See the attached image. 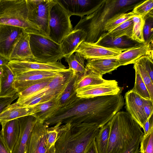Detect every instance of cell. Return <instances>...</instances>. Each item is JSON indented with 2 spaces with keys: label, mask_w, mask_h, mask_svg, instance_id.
Returning a JSON list of instances; mask_svg holds the SVG:
<instances>
[{
  "label": "cell",
  "mask_w": 153,
  "mask_h": 153,
  "mask_svg": "<svg viewBox=\"0 0 153 153\" xmlns=\"http://www.w3.org/2000/svg\"><path fill=\"white\" fill-rule=\"evenodd\" d=\"M48 127L38 120L30 134L25 153H46L49 149L46 142Z\"/></svg>",
  "instance_id": "obj_11"
},
{
  "label": "cell",
  "mask_w": 153,
  "mask_h": 153,
  "mask_svg": "<svg viewBox=\"0 0 153 153\" xmlns=\"http://www.w3.org/2000/svg\"><path fill=\"white\" fill-rule=\"evenodd\" d=\"M58 124L57 123L53 126L48 128L46 142L48 149L52 145H55L56 140L58 134Z\"/></svg>",
  "instance_id": "obj_39"
},
{
  "label": "cell",
  "mask_w": 153,
  "mask_h": 153,
  "mask_svg": "<svg viewBox=\"0 0 153 153\" xmlns=\"http://www.w3.org/2000/svg\"><path fill=\"white\" fill-rule=\"evenodd\" d=\"M140 144V152L153 153V128L141 137Z\"/></svg>",
  "instance_id": "obj_36"
},
{
  "label": "cell",
  "mask_w": 153,
  "mask_h": 153,
  "mask_svg": "<svg viewBox=\"0 0 153 153\" xmlns=\"http://www.w3.org/2000/svg\"><path fill=\"white\" fill-rule=\"evenodd\" d=\"M70 69L73 71V74L76 75L77 78L82 76L85 71L84 64L85 59L78 53L75 52L70 56L65 57Z\"/></svg>",
  "instance_id": "obj_28"
},
{
  "label": "cell",
  "mask_w": 153,
  "mask_h": 153,
  "mask_svg": "<svg viewBox=\"0 0 153 153\" xmlns=\"http://www.w3.org/2000/svg\"><path fill=\"white\" fill-rule=\"evenodd\" d=\"M121 66L118 60L115 57L88 60L85 67L94 73L102 76L110 73Z\"/></svg>",
  "instance_id": "obj_20"
},
{
  "label": "cell",
  "mask_w": 153,
  "mask_h": 153,
  "mask_svg": "<svg viewBox=\"0 0 153 153\" xmlns=\"http://www.w3.org/2000/svg\"><path fill=\"white\" fill-rule=\"evenodd\" d=\"M153 40L130 48L123 52L115 57L118 60L120 66L134 64L141 57L149 56L153 57Z\"/></svg>",
  "instance_id": "obj_16"
},
{
  "label": "cell",
  "mask_w": 153,
  "mask_h": 153,
  "mask_svg": "<svg viewBox=\"0 0 153 153\" xmlns=\"http://www.w3.org/2000/svg\"><path fill=\"white\" fill-rule=\"evenodd\" d=\"M35 106L23 107L17 105L16 102L10 105L0 114V123L34 114Z\"/></svg>",
  "instance_id": "obj_24"
},
{
  "label": "cell",
  "mask_w": 153,
  "mask_h": 153,
  "mask_svg": "<svg viewBox=\"0 0 153 153\" xmlns=\"http://www.w3.org/2000/svg\"><path fill=\"white\" fill-rule=\"evenodd\" d=\"M26 0L29 20L38 27L42 35L48 37L50 13L56 0Z\"/></svg>",
  "instance_id": "obj_7"
},
{
  "label": "cell",
  "mask_w": 153,
  "mask_h": 153,
  "mask_svg": "<svg viewBox=\"0 0 153 153\" xmlns=\"http://www.w3.org/2000/svg\"><path fill=\"white\" fill-rule=\"evenodd\" d=\"M135 72V82L132 89L143 99L152 100L146 86L139 74Z\"/></svg>",
  "instance_id": "obj_35"
},
{
  "label": "cell",
  "mask_w": 153,
  "mask_h": 153,
  "mask_svg": "<svg viewBox=\"0 0 153 153\" xmlns=\"http://www.w3.org/2000/svg\"><path fill=\"white\" fill-rule=\"evenodd\" d=\"M153 12H152L144 17L145 22L143 28V35L145 42L153 39Z\"/></svg>",
  "instance_id": "obj_38"
},
{
  "label": "cell",
  "mask_w": 153,
  "mask_h": 153,
  "mask_svg": "<svg viewBox=\"0 0 153 153\" xmlns=\"http://www.w3.org/2000/svg\"><path fill=\"white\" fill-rule=\"evenodd\" d=\"M87 35L81 29L73 30L63 39L60 44L64 57H68L75 52L76 49L85 40Z\"/></svg>",
  "instance_id": "obj_21"
},
{
  "label": "cell",
  "mask_w": 153,
  "mask_h": 153,
  "mask_svg": "<svg viewBox=\"0 0 153 153\" xmlns=\"http://www.w3.org/2000/svg\"><path fill=\"white\" fill-rule=\"evenodd\" d=\"M60 97L35 106V111L33 115L38 120L44 122L51 118L60 108L59 102Z\"/></svg>",
  "instance_id": "obj_25"
},
{
  "label": "cell",
  "mask_w": 153,
  "mask_h": 153,
  "mask_svg": "<svg viewBox=\"0 0 153 153\" xmlns=\"http://www.w3.org/2000/svg\"><path fill=\"white\" fill-rule=\"evenodd\" d=\"M133 26L131 39L139 44L145 42L143 35V28L144 24V18L140 16L132 18Z\"/></svg>",
  "instance_id": "obj_31"
},
{
  "label": "cell",
  "mask_w": 153,
  "mask_h": 153,
  "mask_svg": "<svg viewBox=\"0 0 153 153\" xmlns=\"http://www.w3.org/2000/svg\"><path fill=\"white\" fill-rule=\"evenodd\" d=\"M143 1L139 0H100L94 10L81 18L73 30L81 29L86 33L84 42L96 43L104 33L106 22L114 16L126 13Z\"/></svg>",
  "instance_id": "obj_1"
},
{
  "label": "cell",
  "mask_w": 153,
  "mask_h": 153,
  "mask_svg": "<svg viewBox=\"0 0 153 153\" xmlns=\"http://www.w3.org/2000/svg\"><path fill=\"white\" fill-rule=\"evenodd\" d=\"M130 48H108L95 43L83 42L76 49L75 52L78 53L85 59L89 60L115 57Z\"/></svg>",
  "instance_id": "obj_8"
},
{
  "label": "cell",
  "mask_w": 153,
  "mask_h": 153,
  "mask_svg": "<svg viewBox=\"0 0 153 153\" xmlns=\"http://www.w3.org/2000/svg\"><path fill=\"white\" fill-rule=\"evenodd\" d=\"M17 119L20 133L12 153H25L30 134L38 119L33 114Z\"/></svg>",
  "instance_id": "obj_15"
},
{
  "label": "cell",
  "mask_w": 153,
  "mask_h": 153,
  "mask_svg": "<svg viewBox=\"0 0 153 153\" xmlns=\"http://www.w3.org/2000/svg\"><path fill=\"white\" fill-rule=\"evenodd\" d=\"M111 80L104 79L102 76L96 74L85 68V73L79 77L77 78L75 89L76 91L77 90L87 86L106 83Z\"/></svg>",
  "instance_id": "obj_27"
},
{
  "label": "cell",
  "mask_w": 153,
  "mask_h": 153,
  "mask_svg": "<svg viewBox=\"0 0 153 153\" xmlns=\"http://www.w3.org/2000/svg\"><path fill=\"white\" fill-rule=\"evenodd\" d=\"M2 68L0 76V97H13L18 93L14 85L16 76L7 65Z\"/></svg>",
  "instance_id": "obj_23"
},
{
  "label": "cell",
  "mask_w": 153,
  "mask_h": 153,
  "mask_svg": "<svg viewBox=\"0 0 153 153\" xmlns=\"http://www.w3.org/2000/svg\"><path fill=\"white\" fill-rule=\"evenodd\" d=\"M95 43L107 48L122 49L131 48L141 44L128 37H113L108 35L107 32L102 34Z\"/></svg>",
  "instance_id": "obj_22"
},
{
  "label": "cell",
  "mask_w": 153,
  "mask_h": 153,
  "mask_svg": "<svg viewBox=\"0 0 153 153\" xmlns=\"http://www.w3.org/2000/svg\"><path fill=\"white\" fill-rule=\"evenodd\" d=\"M140 138L122 153H139L140 152L139 145Z\"/></svg>",
  "instance_id": "obj_44"
},
{
  "label": "cell",
  "mask_w": 153,
  "mask_h": 153,
  "mask_svg": "<svg viewBox=\"0 0 153 153\" xmlns=\"http://www.w3.org/2000/svg\"><path fill=\"white\" fill-rule=\"evenodd\" d=\"M110 131L109 121L100 128L95 138L98 153H106L109 141Z\"/></svg>",
  "instance_id": "obj_29"
},
{
  "label": "cell",
  "mask_w": 153,
  "mask_h": 153,
  "mask_svg": "<svg viewBox=\"0 0 153 153\" xmlns=\"http://www.w3.org/2000/svg\"><path fill=\"white\" fill-rule=\"evenodd\" d=\"M153 0L143 1L135 6L132 10L135 14L144 18L153 12Z\"/></svg>",
  "instance_id": "obj_37"
},
{
  "label": "cell",
  "mask_w": 153,
  "mask_h": 153,
  "mask_svg": "<svg viewBox=\"0 0 153 153\" xmlns=\"http://www.w3.org/2000/svg\"><path fill=\"white\" fill-rule=\"evenodd\" d=\"M134 68L135 71L140 76L147 87L151 100L153 101V81L145 68L137 61L134 64Z\"/></svg>",
  "instance_id": "obj_34"
},
{
  "label": "cell",
  "mask_w": 153,
  "mask_h": 153,
  "mask_svg": "<svg viewBox=\"0 0 153 153\" xmlns=\"http://www.w3.org/2000/svg\"><path fill=\"white\" fill-rule=\"evenodd\" d=\"M137 16H139L135 14L132 11L114 16L109 19L104 25L103 27L104 33L111 31L126 20Z\"/></svg>",
  "instance_id": "obj_30"
},
{
  "label": "cell",
  "mask_w": 153,
  "mask_h": 153,
  "mask_svg": "<svg viewBox=\"0 0 153 153\" xmlns=\"http://www.w3.org/2000/svg\"><path fill=\"white\" fill-rule=\"evenodd\" d=\"M70 16L81 17L88 15L95 9L100 1L90 0H57Z\"/></svg>",
  "instance_id": "obj_17"
},
{
  "label": "cell",
  "mask_w": 153,
  "mask_h": 153,
  "mask_svg": "<svg viewBox=\"0 0 153 153\" xmlns=\"http://www.w3.org/2000/svg\"><path fill=\"white\" fill-rule=\"evenodd\" d=\"M0 153H10L4 143L1 136L0 132Z\"/></svg>",
  "instance_id": "obj_46"
},
{
  "label": "cell",
  "mask_w": 153,
  "mask_h": 153,
  "mask_svg": "<svg viewBox=\"0 0 153 153\" xmlns=\"http://www.w3.org/2000/svg\"><path fill=\"white\" fill-rule=\"evenodd\" d=\"M53 78L36 84L26 88L19 93V97L17 100L27 98L42 90L48 86Z\"/></svg>",
  "instance_id": "obj_33"
},
{
  "label": "cell",
  "mask_w": 153,
  "mask_h": 153,
  "mask_svg": "<svg viewBox=\"0 0 153 153\" xmlns=\"http://www.w3.org/2000/svg\"><path fill=\"white\" fill-rule=\"evenodd\" d=\"M10 60L0 55V67L7 65Z\"/></svg>",
  "instance_id": "obj_47"
},
{
  "label": "cell",
  "mask_w": 153,
  "mask_h": 153,
  "mask_svg": "<svg viewBox=\"0 0 153 153\" xmlns=\"http://www.w3.org/2000/svg\"><path fill=\"white\" fill-rule=\"evenodd\" d=\"M144 131V134H147L149 131L153 128V116L152 115L149 117L144 123L142 128Z\"/></svg>",
  "instance_id": "obj_43"
},
{
  "label": "cell",
  "mask_w": 153,
  "mask_h": 153,
  "mask_svg": "<svg viewBox=\"0 0 153 153\" xmlns=\"http://www.w3.org/2000/svg\"><path fill=\"white\" fill-rule=\"evenodd\" d=\"M85 153H98L95 143V139L89 145Z\"/></svg>",
  "instance_id": "obj_45"
},
{
  "label": "cell",
  "mask_w": 153,
  "mask_h": 153,
  "mask_svg": "<svg viewBox=\"0 0 153 153\" xmlns=\"http://www.w3.org/2000/svg\"><path fill=\"white\" fill-rule=\"evenodd\" d=\"M144 111L148 118L153 113V101L143 99Z\"/></svg>",
  "instance_id": "obj_42"
},
{
  "label": "cell",
  "mask_w": 153,
  "mask_h": 153,
  "mask_svg": "<svg viewBox=\"0 0 153 153\" xmlns=\"http://www.w3.org/2000/svg\"><path fill=\"white\" fill-rule=\"evenodd\" d=\"M76 79V76L73 74L61 94L59 99L60 109H65L80 99L76 96V92L75 89Z\"/></svg>",
  "instance_id": "obj_26"
},
{
  "label": "cell",
  "mask_w": 153,
  "mask_h": 153,
  "mask_svg": "<svg viewBox=\"0 0 153 153\" xmlns=\"http://www.w3.org/2000/svg\"><path fill=\"white\" fill-rule=\"evenodd\" d=\"M1 124L2 126L1 134L9 151L12 153L20 133L18 119L11 120Z\"/></svg>",
  "instance_id": "obj_19"
},
{
  "label": "cell",
  "mask_w": 153,
  "mask_h": 153,
  "mask_svg": "<svg viewBox=\"0 0 153 153\" xmlns=\"http://www.w3.org/2000/svg\"><path fill=\"white\" fill-rule=\"evenodd\" d=\"M57 123L58 134L54 145L56 153H85L100 129L94 123Z\"/></svg>",
  "instance_id": "obj_2"
},
{
  "label": "cell",
  "mask_w": 153,
  "mask_h": 153,
  "mask_svg": "<svg viewBox=\"0 0 153 153\" xmlns=\"http://www.w3.org/2000/svg\"><path fill=\"white\" fill-rule=\"evenodd\" d=\"M136 61L146 70L153 81V57L144 56L139 58Z\"/></svg>",
  "instance_id": "obj_40"
},
{
  "label": "cell",
  "mask_w": 153,
  "mask_h": 153,
  "mask_svg": "<svg viewBox=\"0 0 153 153\" xmlns=\"http://www.w3.org/2000/svg\"><path fill=\"white\" fill-rule=\"evenodd\" d=\"M132 18L126 20L113 30L107 32V33L113 37L126 36L131 38L133 26Z\"/></svg>",
  "instance_id": "obj_32"
},
{
  "label": "cell",
  "mask_w": 153,
  "mask_h": 153,
  "mask_svg": "<svg viewBox=\"0 0 153 153\" xmlns=\"http://www.w3.org/2000/svg\"><path fill=\"white\" fill-rule=\"evenodd\" d=\"M55 145H52L46 152V153H56Z\"/></svg>",
  "instance_id": "obj_48"
},
{
  "label": "cell",
  "mask_w": 153,
  "mask_h": 153,
  "mask_svg": "<svg viewBox=\"0 0 153 153\" xmlns=\"http://www.w3.org/2000/svg\"><path fill=\"white\" fill-rule=\"evenodd\" d=\"M7 65L15 76L31 71H61L66 69L65 66L59 62L44 63L36 62L10 60Z\"/></svg>",
  "instance_id": "obj_9"
},
{
  "label": "cell",
  "mask_w": 153,
  "mask_h": 153,
  "mask_svg": "<svg viewBox=\"0 0 153 153\" xmlns=\"http://www.w3.org/2000/svg\"><path fill=\"white\" fill-rule=\"evenodd\" d=\"M71 16L56 0L50 13L48 25V37L60 44L64 38L73 30Z\"/></svg>",
  "instance_id": "obj_6"
},
{
  "label": "cell",
  "mask_w": 153,
  "mask_h": 153,
  "mask_svg": "<svg viewBox=\"0 0 153 153\" xmlns=\"http://www.w3.org/2000/svg\"><path fill=\"white\" fill-rule=\"evenodd\" d=\"M29 34L30 46L34 62L54 63L64 57L60 44L42 34Z\"/></svg>",
  "instance_id": "obj_5"
},
{
  "label": "cell",
  "mask_w": 153,
  "mask_h": 153,
  "mask_svg": "<svg viewBox=\"0 0 153 153\" xmlns=\"http://www.w3.org/2000/svg\"><path fill=\"white\" fill-rule=\"evenodd\" d=\"M106 153H122L143 136L141 128L127 111L117 112L109 121Z\"/></svg>",
  "instance_id": "obj_3"
},
{
  "label": "cell",
  "mask_w": 153,
  "mask_h": 153,
  "mask_svg": "<svg viewBox=\"0 0 153 153\" xmlns=\"http://www.w3.org/2000/svg\"><path fill=\"white\" fill-rule=\"evenodd\" d=\"M29 34L25 31L14 45L9 60L34 62L29 43Z\"/></svg>",
  "instance_id": "obj_18"
},
{
  "label": "cell",
  "mask_w": 153,
  "mask_h": 153,
  "mask_svg": "<svg viewBox=\"0 0 153 153\" xmlns=\"http://www.w3.org/2000/svg\"><path fill=\"white\" fill-rule=\"evenodd\" d=\"M18 97V93L12 97H0V114L11 105L13 101Z\"/></svg>",
  "instance_id": "obj_41"
},
{
  "label": "cell",
  "mask_w": 153,
  "mask_h": 153,
  "mask_svg": "<svg viewBox=\"0 0 153 153\" xmlns=\"http://www.w3.org/2000/svg\"><path fill=\"white\" fill-rule=\"evenodd\" d=\"M124 98L127 112L142 128L147 119L143 109V99L132 89L126 93Z\"/></svg>",
  "instance_id": "obj_14"
},
{
  "label": "cell",
  "mask_w": 153,
  "mask_h": 153,
  "mask_svg": "<svg viewBox=\"0 0 153 153\" xmlns=\"http://www.w3.org/2000/svg\"><path fill=\"white\" fill-rule=\"evenodd\" d=\"M122 88L115 80L104 84L87 86L77 91L76 96L81 98H88L121 94Z\"/></svg>",
  "instance_id": "obj_13"
},
{
  "label": "cell",
  "mask_w": 153,
  "mask_h": 153,
  "mask_svg": "<svg viewBox=\"0 0 153 153\" xmlns=\"http://www.w3.org/2000/svg\"><path fill=\"white\" fill-rule=\"evenodd\" d=\"M0 25L20 27L28 33L42 34L28 19L26 0H0Z\"/></svg>",
  "instance_id": "obj_4"
},
{
  "label": "cell",
  "mask_w": 153,
  "mask_h": 153,
  "mask_svg": "<svg viewBox=\"0 0 153 153\" xmlns=\"http://www.w3.org/2000/svg\"><path fill=\"white\" fill-rule=\"evenodd\" d=\"M64 70L61 71H34L20 74L16 76L14 82L15 88L19 93L30 86L54 78Z\"/></svg>",
  "instance_id": "obj_10"
},
{
  "label": "cell",
  "mask_w": 153,
  "mask_h": 153,
  "mask_svg": "<svg viewBox=\"0 0 153 153\" xmlns=\"http://www.w3.org/2000/svg\"><path fill=\"white\" fill-rule=\"evenodd\" d=\"M25 31L20 27L0 25V55L10 60L14 45Z\"/></svg>",
  "instance_id": "obj_12"
}]
</instances>
